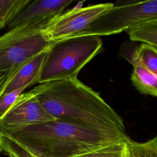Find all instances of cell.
I'll use <instances>...</instances> for the list:
<instances>
[{"instance_id": "5", "label": "cell", "mask_w": 157, "mask_h": 157, "mask_svg": "<svg viewBox=\"0 0 157 157\" xmlns=\"http://www.w3.org/2000/svg\"><path fill=\"white\" fill-rule=\"evenodd\" d=\"M157 20V0L117 4L98 17L80 36H109Z\"/></svg>"}, {"instance_id": "3", "label": "cell", "mask_w": 157, "mask_h": 157, "mask_svg": "<svg viewBox=\"0 0 157 157\" xmlns=\"http://www.w3.org/2000/svg\"><path fill=\"white\" fill-rule=\"evenodd\" d=\"M102 50V40L97 36L54 41L47 51L38 83L77 78L82 69Z\"/></svg>"}, {"instance_id": "19", "label": "cell", "mask_w": 157, "mask_h": 157, "mask_svg": "<svg viewBox=\"0 0 157 157\" xmlns=\"http://www.w3.org/2000/svg\"><path fill=\"white\" fill-rule=\"evenodd\" d=\"M2 152V148H1V145H0V155H1V153Z\"/></svg>"}, {"instance_id": "12", "label": "cell", "mask_w": 157, "mask_h": 157, "mask_svg": "<svg viewBox=\"0 0 157 157\" xmlns=\"http://www.w3.org/2000/svg\"><path fill=\"white\" fill-rule=\"evenodd\" d=\"M31 0H0V29L9 26Z\"/></svg>"}, {"instance_id": "2", "label": "cell", "mask_w": 157, "mask_h": 157, "mask_svg": "<svg viewBox=\"0 0 157 157\" xmlns=\"http://www.w3.org/2000/svg\"><path fill=\"white\" fill-rule=\"evenodd\" d=\"M31 91L55 119L101 131L127 134L122 118L99 93L77 78L39 84Z\"/></svg>"}, {"instance_id": "1", "label": "cell", "mask_w": 157, "mask_h": 157, "mask_svg": "<svg viewBox=\"0 0 157 157\" xmlns=\"http://www.w3.org/2000/svg\"><path fill=\"white\" fill-rule=\"evenodd\" d=\"M0 133L39 157H74L126 143L130 139L128 134L101 131L58 118L18 129L0 128Z\"/></svg>"}, {"instance_id": "11", "label": "cell", "mask_w": 157, "mask_h": 157, "mask_svg": "<svg viewBox=\"0 0 157 157\" xmlns=\"http://www.w3.org/2000/svg\"><path fill=\"white\" fill-rule=\"evenodd\" d=\"M125 32L131 40L150 44L157 48V20L143 23Z\"/></svg>"}, {"instance_id": "18", "label": "cell", "mask_w": 157, "mask_h": 157, "mask_svg": "<svg viewBox=\"0 0 157 157\" xmlns=\"http://www.w3.org/2000/svg\"><path fill=\"white\" fill-rule=\"evenodd\" d=\"M12 77L8 72L0 71V98L3 94L7 83Z\"/></svg>"}, {"instance_id": "4", "label": "cell", "mask_w": 157, "mask_h": 157, "mask_svg": "<svg viewBox=\"0 0 157 157\" xmlns=\"http://www.w3.org/2000/svg\"><path fill=\"white\" fill-rule=\"evenodd\" d=\"M49 21L25 23L0 36V71L13 76L27 62L50 47L54 41L43 31Z\"/></svg>"}, {"instance_id": "15", "label": "cell", "mask_w": 157, "mask_h": 157, "mask_svg": "<svg viewBox=\"0 0 157 157\" xmlns=\"http://www.w3.org/2000/svg\"><path fill=\"white\" fill-rule=\"evenodd\" d=\"M0 145L7 157H39L31 153L14 139L1 133Z\"/></svg>"}, {"instance_id": "7", "label": "cell", "mask_w": 157, "mask_h": 157, "mask_svg": "<svg viewBox=\"0 0 157 157\" xmlns=\"http://www.w3.org/2000/svg\"><path fill=\"white\" fill-rule=\"evenodd\" d=\"M55 120L30 90L22 93L15 103L2 116L0 128L18 129Z\"/></svg>"}, {"instance_id": "13", "label": "cell", "mask_w": 157, "mask_h": 157, "mask_svg": "<svg viewBox=\"0 0 157 157\" xmlns=\"http://www.w3.org/2000/svg\"><path fill=\"white\" fill-rule=\"evenodd\" d=\"M134 52L140 63L157 77V48L150 44L141 43Z\"/></svg>"}, {"instance_id": "10", "label": "cell", "mask_w": 157, "mask_h": 157, "mask_svg": "<svg viewBox=\"0 0 157 157\" xmlns=\"http://www.w3.org/2000/svg\"><path fill=\"white\" fill-rule=\"evenodd\" d=\"M123 56L133 66L131 74L133 86L142 94L157 97V77L140 63L134 50L126 52Z\"/></svg>"}, {"instance_id": "9", "label": "cell", "mask_w": 157, "mask_h": 157, "mask_svg": "<svg viewBox=\"0 0 157 157\" xmlns=\"http://www.w3.org/2000/svg\"><path fill=\"white\" fill-rule=\"evenodd\" d=\"M47 50L39 53L24 64L10 80L3 94L24 86L28 88L38 83Z\"/></svg>"}, {"instance_id": "6", "label": "cell", "mask_w": 157, "mask_h": 157, "mask_svg": "<svg viewBox=\"0 0 157 157\" xmlns=\"http://www.w3.org/2000/svg\"><path fill=\"white\" fill-rule=\"evenodd\" d=\"M113 3H101L85 7H74L51 20L43 30L52 41L78 37Z\"/></svg>"}, {"instance_id": "14", "label": "cell", "mask_w": 157, "mask_h": 157, "mask_svg": "<svg viewBox=\"0 0 157 157\" xmlns=\"http://www.w3.org/2000/svg\"><path fill=\"white\" fill-rule=\"evenodd\" d=\"M131 157H157V136L145 142L128 140Z\"/></svg>"}, {"instance_id": "8", "label": "cell", "mask_w": 157, "mask_h": 157, "mask_svg": "<svg viewBox=\"0 0 157 157\" xmlns=\"http://www.w3.org/2000/svg\"><path fill=\"white\" fill-rule=\"evenodd\" d=\"M73 2L68 0L31 1L8 26L10 29L19 25L38 21H50L63 13Z\"/></svg>"}, {"instance_id": "16", "label": "cell", "mask_w": 157, "mask_h": 157, "mask_svg": "<svg viewBox=\"0 0 157 157\" xmlns=\"http://www.w3.org/2000/svg\"><path fill=\"white\" fill-rule=\"evenodd\" d=\"M128 142L113 145L74 157H131Z\"/></svg>"}, {"instance_id": "17", "label": "cell", "mask_w": 157, "mask_h": 157, "mask_svg": "<svg viewBox=\"0 0 157 157\" xmlns=\"http://www.w3.org/2000/svg\"><path fill=\"white\" fill-rule=\"evenodd\" d=\"M26 88H27L24 86L11 92L3 94L1 96L0 98V116L4 115L15 103Z\"/></svg>"}]
</instances>
